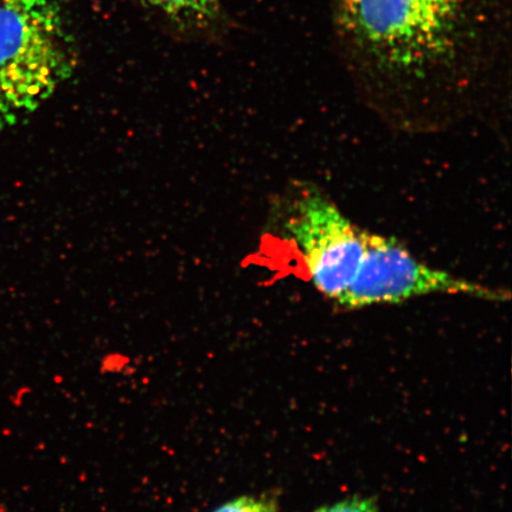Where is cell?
I'll return each instance as SVG.
<instances>
[{
	"label": "cell",
	"mask_w": 512,
	"mask_h": 512,
	"mask_svg": "<svg viewBox=\"0 0 512 512\" xmlns=\"http://www.w3.org/2000/svg\"><path fill=\"white\" fill-rule=\"evenodd\" d=\"M214 512H272L265 502L251 497H241L221 505Z\"/></svg>",
	"instance_id": "obj_6"
},
{
	"label": "cell",
	"mask_w": 512,
	"mask_h": 512,
	"mask_svg": "<svg viewBox=\"0 0 512 512\" xmlns=\"http://www.w3.org/2000/svg\"><path fill=\"white\" fill-rule=\"evenodd\" d=\"M72 69L54 0H0V139L37 110Z\"/></svg>",
	"instance_id": "obj_2"
},
{
	"label": "cell",
	"mask_w": 512,
	"mask_h": 512,
	"mask_svg": "<svg viewBox=\"0 0 512 512\" xmlns=\"http://www.w3.org/2000/svg\"><path fill=\"white\" fill-rule=\"evenodd\" d=\"M287 200L281 226L298 260L299 274L337 302L360 270L367 230L352 222L316 185L294 187Z\"/></svg>",
	"instance_id": "obj_3"
},
{
	"label": "cell",
	"mask_w": 512,
	"mask_h": 512,
	"mask_svg": "<svg viewBox=\"0 0 512 512\" xmlns=\"http://www.w3.org/2000/svg\"><path fill=\"white\" fill-rule=\"evenodd\" d=\"M174 27L191 34H206L223 22L221 0H143Z\"/></svg>",
	"instance_id": "obj_5"
},
{
	"label": "cell",
	"mask_w": 512,
	"mask_h": 512,
	"mask_svg": "<svg viewBox=\"0 0 512 512\" xmlns=\"http://www.w3.org/2000/svg\"><path fill=\"white\" fill-rule=\"evenodd\" d=\"M440 293L494 300L505 297L501 291L432 267L398 240L367 230L360 270L336 303L345 309H361Z\"/></svg>",
	"instance_id": "obj_4"
},
{
	"label": "cell",
	"mask_w": 512,
	"mask_h": 512,
	"mask_svg": "<svg viewBox=\"0 0 512 512\" xmlns=\"http://www.w3.org/2000/svg\"><path fill=\"white\" fill-rule=\"evenodd\" d=\"M338 59L392 123L447 124L507 98L512 0H331Z\"/></svg>",
	"instance_id": "obj_1"
},
{
	"label": "cell",
	"mask_w": 512,
	"mask_h": 512,
	"mask_svg": "<svg viewBox=\"0 0 512 512\" xmlns=\"http://www.w3.org/2000/svg\"><path fill=\"white\" fill-rule=\"evenodd\" d=\"M316 512H377L375 504L368 499H351L331 507L319 509Z\"/></svg>",
	"instance_id": "obj_7"
}]
</instances>
